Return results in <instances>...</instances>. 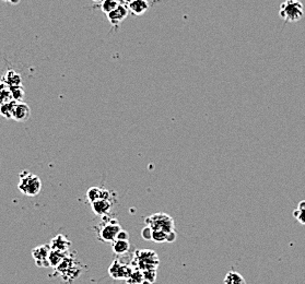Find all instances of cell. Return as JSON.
Masks as SVG:
<instances>
[{
    "label": "cell",
    "mask_w": 305,
    "mask_h": 284,
    "mask_svg": "<svg viewBox=\"0 0 305 284\" xmlns=\"http://www.w3.org/2000/svg\"><path fill=\"white\" fill-rule=\"evenodd\" d=\"M112 206H113V202L111 201V199H101L91 203L93 212L99 217H107L111 211Z\"/></svg>",
    "instance_id": "7c38bea8"
},
{
    "label": "cell",
    "mask_w": 305,
    "mask_h": 284,
    "mask_svg": "<svg viewBox=\"0 0 305 284\" xmlns=\"http://www.w3.org/2000/svg\"><path fill=\"white\" fill-rule=\"evenodd\" d=\"M51 246L48 245H40L36 246L32 250V257L34 258L36 265L41 268L51 267L49 265V254H51Z\"/></svg>",
    "instance_id": "52a82bcc"
},
{
    "label": "cell",
    "mask_w": 305,
    "mask_h": 284,
    "mask_svg": "<svg viewBox=\"0 0 305 284\" xmlns=\"http://www.w3.org/2000/svg\"><path fill=\"white\" fill-rule=\"evenodd\" d=\"M133 270L130 269L127 264L121 263L118 260L113 261L109 269V273L114 279H127L132 274Z\"/></svg>",
    "instance_id": "ba28073f"
},
{
    "label": "cell",
    "mask_w": 305,
    "mask_h": 284,
    "mask_svg": "<svg viewBox=\"0 0 305 284\" xmlns=\"http://www.w3.org/2000/svg\"><path fill=\"white\" fill-rule=\"evenodd\" d=\"M6 88H9V86L6 84L5 82L0 83V106H2L3 104L7 103L9 101L12 100V95H11V92H10V89H6Z\"/></svg>",
    "instance_id": "ffe728a7"
},
{
    "label": "cell",
    "mask_w": 305,
    "mask_h": 284,
    "mask_svg": "<svg viewBox=\"0 0 305 284\" xmlns=\"http://www.w3.org/2000/svg\"><path fill=\"white\" fill-rule=\"evenodd\" d=\"M112 248H113L114 254H116V255H125V254H127L130 248L129 240L116 239L115 242L112 243Z\"/></svg>",
    "instance_id": "9a60e30c"
},
{
    "label": "cell",
    "mask_w": 305,
    "mask_h": 284,
    "mask_svg": "<svg viewBox=\"0 0 305 284\" xmlns=\"http://www.w3.org/2000/svg\"><path fill=\"white\" fill-rule=\"evenodd\" d=\"M225 284H247L244 276L235 271H229L225 277Z\"/></svg>",
    "instance_id": "2e32d148"
},
{
    "label": "cell",
    "mask_w": 305,
    "mask_h": 284,
    "mask_svg": "<svg viewBox=\"0 0 305 284\" xmlns=\"http://www.w3.org/2000/svg\"><path fill=\"white\" fill-rule=\"evenodd\" d=\"M86 198H88L90 203L101 199H111V193L108 189L94 186L89 188L86 191Z\"/></svg>",
    "instance_id": "30bf717a"
},
{
    "label": "cell",
    "mask_w": 305,
    "mask_h": 284,
    "mask_svg": "<svg viewBox=\"0 0 305 284\" xmlns=\"http://www.w3.org/2000/svg\"><path fill=\"white\" fill-rule=\"evenodd\" d=\"M54 269L65 282H71L80 274L79 264L77 263V261L73 260L72 256L69 255V252H68L67 256L64 258V260Z\"/></svg>",
    "instance_id": "277c9868"
},
{
    "label": "cell",
    "mask_w": 305,
    "mask_h": 284,
    "mask_svg": "<svg viewBox=\"0 0 305 284\" xmlns=\"http://www.w3.org/2000/svg\"><path fill=\"white\" fill-rule=\"evenodd\" d=\"M19 178H20V181H19L18 188L23 195L35 197L40 194L42 189V181L39 176L28 171H23L19 174Z\"/></svg>",
    "instance_id": "6da1fadb"
},
{
    "label": "cell",
    "mask_w": 305,
    "mask_h": 284,
    "mask_svg": "<svg viewBox=\"0 0 305 284\" xmlns=\"http://www.w3.org/2000/svg\"><path fill=\"white\" fill-rule=\"evenodd\" d=\"M125 2H126V4L128 5L129 3H132V2H134V0H125Z\"/></svg>",
    "instance_id": "83f0119b"
},
{
    "label": "cell",
    "mask_w": 305,
    "mask_h": 284,
    "mask_svg": "<svg viewBox=\"0 0 305 284\" xmlns=\"http://www.w3.org/2000/svg\"><path fill=\"white\" fill-rule=\"evenodd\" d=\"M4 2L6 3H10L12 5H18L19 3H20V0H4Z\"/></svg>",
    "instance_id": "4316f807"
},
{
    "label": "cell",
    "mask_w": 305,
    "mask_h": 284,
    "mask_svg": "<svg viewBox=\"0 0 305 284\" xmlns=\"http://www.w3.org/2000/svg\"><path fill=\"white\" fill-rule=\"evenodd\" d=\"M293 215L302 225H305V200L298 203L297 209L294 210Z\"/></svg>",
    "instance_id": "44dd1931"
},
{
    "label": "cell",
    "mask_w": 305,
    "mask_h": 284,
    "mask_svg": "<svg viewBox=\"0 0 305 284\" xmlns=\"http://www.w3.org/2000/svg\"><path fill=\"white\" fill-rule=\"evenodd\" d=\"M128 11H129L128 7H126L125 5L120 4V5H118V7L115 10H113L112 12H110L109 15H107L110 23L113 27L120 26V24L127 18Z\"/></svg>",
    "instance_id": "9c48e42d"
},
{
    "label": "cell",
    "mask_w": 305,
    "mask_h": 284,
    "mask_svg": "<svg viewBox=\"0 0 305 284\" xmlns=\"http://www.w3.org/2000/svg\"><path fill=\"white\" fill-rule=\"evenodd\" d=\"M151 234H152V230L149 226L146 225V227L142 230L141 235L145 239H151Z\"/></svg>",
    "instance_id": "d4e9b609"
},
{
    "label": "cell",
    "mask_w": 305,
    "mask_h": 284,
    "mask_svg": "<svg viewBox=\"0 0 305 284\" xmlns=\"http://www.w3.org/2000/svg\"><path fill=\"white\" fill-rule=\"evenodd\" d=\"M167 236L169 234L163 232V231H152L151 234V239L155 243H165L167 242Z\"/></svg>",
    "instance_id": "cb8c5ba5"
},
{
    "label": "cell",
    "mask_w": 305,
    "mask_h": 284,
    "mask_svg": "<svg viewBox=\"0 0 305 284\" xmlns=\"http://www.w3.org/2000/svg\"><path fill=\"white\" fill-rule=\"evenodd\" d=\"M68 252H61L57 250H52L49 254V265L53 268H56L57 265L64 260V258L67 256Z\"/></svg>",
    "instance_id": "ac0fdd59"
},
{
    "label": "cell",
    "mask_w": 305,
    "mask_h": 284,
    "mask_svg": "<svg viewBox=\"0 0 305 284\" xmlns=\"http://www.w3.org/2000/svg\"><path fill=\"white\" fill-rule=\"evenodd\" d=\"M93 2H103V0H93Z\"/></svg>",
    "instance_id": "f1b7e54d"
},
{
    "label": "cell",
    "mask_w": 305,
    "mask_h": 284,
    "mask_svg": "<svg viewBox=\"0 0 305 284\" xmlns=\"http://www.w3.org/2000/svg\"><path fill=\"white\" fill-rule=\"evenodd\" d=\"M137 262L140 264V269L142 270H155L159 264V259L155 251L153 250H138L136 252Z\"/></svg>",
    "instance_id": "8992f818"
},
{
    "label": "cell",
    "mask_w": 305,
    "mask_h": 284,
    "mask_svg": "<svg viewBox=\"0 0 305 284\" xmlns=\"http://www.w3.org/2000/svg\"><path fill=\"white\" fill-rule=\"evenodd\" d=\"M149 7H150V6H149V3L147 0H134V2L128 4L129 12L136 17L145 15L148 11Z\"/></svg>",
    "instance_id": "5bb4252c"
},
{
    "label": "cell",
    "mask_w": 305,
    "mask_h": 284,
    "mask_svg": "<svg viewBox=\"0 0 305 284\" xmlns=\"http://www.w3.org/2000/svg\"><path fill=\"white\" fill-rule=\"evenodd\" d=\"M279 16L285 23H294L300 21L304 16L303 4L298 0H285L280 5Z\"/></svg>",
    "instance_id": "7a4b0ae2"
},
{
    "label": "cell",
    "mask_w": 305,
    "mask_h": 284,
    "mask_svg": "<svg viewBox=\"0 0 305 284\" xmlns=\"http://www.w3.org/2000/svg\"><path fill=\"white\" fill-rule=\"evenodd\" d=\"M118 4L116 0H103L102 5H101V9L104 12V14L109 15L110 12L115 10L118 7Z\"/></svg>",
    "instance_id": "7402d4cb"
},
{
    "label": "cell",
    "mask_w": 305,
    "mask_h": 284,
    "mask_svg": "<svg viewBox=\"0 0 305 284\" xmlns=\"http://www.w3.org/2000/svg\"><path fill=\"white\" fill-rule=\"evenodd\" d=\"M70 245H71L70 240L68 239L65 235H61V234L53 237L51 243H49V246H51L52 250H57V251H61V252L69 251Z\"/></svg>",
    "instance_id": "8fae6325"
},
{
    "label": "cell",
    "mask_w": 305,
    "mask_h": 284,
    "mask_svg": "<svg viewBox=\"0 0 305 284\" xmlns=\"http://www.w3.org/2000/svg\"><path fill=\"white\" fill-rule=\"evenodd\" d=\"M117 239H123V240H129V234L127 231L122 230L117 235Z\"/></svg>",
    "instance_id": "484cf974"
},
{
    "label": "cell",
    "mask_w": 305,
    "mask_h": 284,
    "mask_svg": "<svg viewBox=\"0 0 305 284\" xmlns=\"http://www.w3.org/2000/svg\"><path fill=\"white\" fill-rule=\"evenodd\" d=\"M17 103H18L17 101L11 100L7 103L3 104L2 106H0V114H2L5 118H12V114H14Z\"/></svg>",
    "instance_id": "e0dca14e"
},
{
    "label": "cell",
    "mask_w": 305,
    "mask_h": 284,
    "mask_svg": "<svg viewBox=\"0 0 305 284\" xmlns=\"http://www.w3.org/2000/svg\"><path fill=\"white\" fill-rule=\"evenodd\" d=\"M31 116V108L29 107V105L23 102H18L14 114H12V119L16 121H26L30 118Z\"/></svg>",
    "instance_id": "4fadbf2b"
},
{
    "label": "cell",
    "mask_w": 305,
    "mask_h": 284,
    "mask_svg": "<svg viewBox=\"0 0 305 284\" xmlns=\"http://www.w3.org/2000/svg\"><path fill=\"white\" fill-rule=\"evenodd\" d=\"M102 225L98 227V238L104 243H113L117 239L118 233L122 231L121 225L118 224L117 220L104 218Z\"/></svg>",
    "instance_id": "5b68a950"
},
{
    "label": "cell",
    "mask_w": 305,
    "mask_h": 284,
    "mask_svg": "<svg viewBox=\"0 0 305 284\" xmlns=\"http://www.w3.org/2000/svg\"><path fill=\"white\" fill-rule=\"evenodd\" d=\"M145 223L147 226L150 227L152 231H163L167 234L175 231L174 220L169 214L164 212H158L150 215V217H148L145 220Z\"/></svg>",
    "instance_id": "3957f363"
},
{
    "label": "cell",
    "mask_w": 305,
    "mask_h": 284,
    "mask_svg": "<svg viewBox=\"0 0 305 284\" xmlns=\"http://www.w3.org/2000/svg\"><path fill=\"white\" fill-rule=\"evenodd\" d=\"M4 82L7 84L9 88H14V86H18L21 84V77L15 71L10 70L7 72V75H6V79L4 80Z\"/></svg>",
    "instance_id": "d6986e66"
},
{
    "label": "cell",
    "mask_w": 305,
    "mask_h": 284,
    "mask_svg": "<svg viewBox=\"0 0 305 284\" xmlns=\"http://www.w3.org/2000/svg\"><path fill=\"white\" fill-rule=\"evenodd\" d=\"M11 95H12V100H15L17 102H21L23 100L24 96V90L21 85L14 86V88H9Z\"/></svg>",
    "instance_id": "603a6c76"
}]
</instances>
